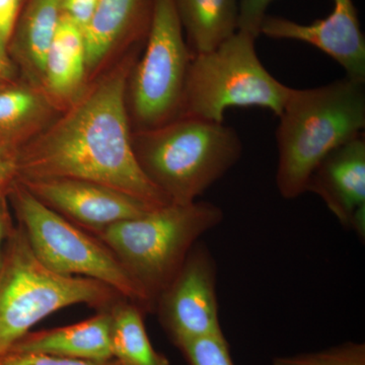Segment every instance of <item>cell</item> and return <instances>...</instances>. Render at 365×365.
I'll list each match as a JSON object with an SVG mask.
<instances>
[{"label": "cell", "instance_id": "1", "mask_svg": "<svg viewBox=\"0 0 365 365\" xmlns=\"http://www.w3.org/2000/svg\"><path fill=\"white\" fill-rule=\"evenodd\" d=\"M134 53L86 88L66 112L16 151L18 179L85 180L151 208L172 203L137 162L126 95Z\"/></svg>", "mask_w": 365, "mask_h": 365}, {"label": "cell", "instance_id": "2", "mask_svg": "<svg viewBox=\"0 0 365 365\" xmlns=\"http://www.w3.org/2000/svg\"><path fill=\"white\" fill-rule=\"evenodd\" d=\"M278 117L276 187L292 200L307 193L312 173L331 151L364 133L365 83L345 76L318 88H292Z\"/></svg>", "mask_w": 365, "mask_h": 365}, {"label": "cell", "instance_id": "3", "mask_svg": "<svg viewBox=\"0 0 365 365\" xmlns=\"http://www.w3.org/2000/svg\"><path fill=\"white\" fill-rule=\"evenodd\" d=\"M137 162L172 203L197 201L242 155L239 133L225 123L179 117L132 133Z\"/></svg>", "mask_w": 365, "mask_h": 365}, {"label": "cell", "instance_id": "4", "mask_svg": "<svg viewBox=\"0 0 365 365\" xmlns=\"http://www.w3.org/2000/svg\"><path fill=\"white\" fill-rule=\"evenodd\" d=\"M223 220L220 206L197 200L170 203L88 232L111 250L148 297L153 313L158 297L179 272L192 248Z\"/></svg>", "mask_w": 365, "mask_h": 365}, {"label": "cell", "instance_id": "5", "mask_svg": "<svg viewBox=\"0 0 365 365\" xmlns=\"http://www.w3.org/2000/svg\"><path fill=\"white\" fill-rule=\"evenodd\" d=\"M124 299L100 281L45 267L20 225L7 232L0 266V355L48 316L74 304L98 311Z\"/></svg>", "mask_w": 365, "mask_h": 365}, {"label": "cell", "instance_id": "6", "mask_svg": "<svg viewBox=\"0 0 365 365\" xmlns=\"http://www.w3.org/2000/svg\"><path fill=\"white\" fill-rule=\"evenodd\" d=\"M256 40L237 31L212 51L192 57L180 117L223 123L230 108L250 107L279 116L292 88L263 66Z\"/></svg>", "mask_w": 365, "mask_h": 365}, {"label": "cell", "instance_id": "7", "mask_svg": "<svg viewBox=\"0 0 365 365\" xmlns=\"http://www.w3.org/2000/svg\"><path fill=\"white\" fill-rule=\"evenodd\" d=\"M9 199L29 245L45 267L62 275L100 281L144 313H153L143 290L98 237L46 206L19 181Z\"/></svg>", "mask_w": 365, "mask_h": 365}, {"label": "cell", "instance_id": "8", "mask_svg": "<svg viewBox=\"0 0 365 365\" xmlns=\"http://www.w3.org/2000/svg\"><path fill=\"white\" fill-rule=\"evenodd\" d=\"M145 49L129 76V102L137 130L181 116L192 55L174 0H155Z\"/></svg>", "mask_w": 365, "mask_h": 365}, {"label": "cell", "instance_id": "9", "mask_svg": "<svg viewBox=\"0 0 365 365\" xmlns=\"http://www.w3.org/2000/svg\"><path fill=\"white\" fill-rule=\"evenodd\" d=\"M217 266L207 245L192 248L174 279L155 302L160 326L172 344L223 333L218 314Z\"/></svg>", "mask_w": 365, "mask_h": 365}, {"label": "cell", "instance_id": "10", "mask_svg": "<svg viewBox=\"0 0 365 365\" xmlns=\"http://www.w3.org/2000/svg\"><path fill=\"white\" fill-rule=\"evenodd\" d=\"M16 181L46 206L88 232L155 209L123 192L85 180L46 178Z\"/></svg>", "mask_w": 365, "mask_h": 365}, {"label": "cell", "instance_id": "11", "mask_svg": "<svg viewBox=\"0 0 365 365\" xmlns=\"http://www.w3.org/2000/svg\"><path fill=\"white\" fill-rule=\"evenodd\" d=\"M325 19L300 24L283 16H266L260 35L271 39L307 43L332 57L347 78L365 83V38L353 0H332Z\"/></svg>", "mask_w": 365, "mask_h": 365}, {"label": "cell", "instance_id": "12", "mask_svg": "<svg viewBox=\"0 0 365 365\" xmlns=\"http://www.w3.org/2000/svg\"><path fill=\"white\" fill-rule=\"evenodd\" d=\"M307 192L319 196L340 225L364 242V132L331 151L317 165Z\"/></svg>", "mask_w": 365, "mask_h": 365}, {"label": "cell", "instance_id": "13", "mask_svg": "<svg viewBox=\"0 0 365 365\" xmlns=\"http://www.w3.org/2000/svg\"><path fill=\"white\" fill-rule=\"evenodd\" d=\"M155 0H100L85 31L88 74L120 48L146 40Z\"/></svg>", "mask_w": 365, "mask_h": 365}, {"label": "cell", "instance_id": "14", "mask_svg": "<svg viewBox=\"0 0 365 365\" xmlns=\"http://www.w3.org/2000/svg\"><path fill=\"white\" fill-rule=\"evenodd\" d=\"M111 331V313L110 309H106L73 325L31 331L11 349L88 361H106L114 359Z\"/></svg>", "mask_w": 365, "mask_h": 365}, {"label": "cell", "instance_id": "15", "mask_svg": "<svg viewBox=\"0 0 365 365\" xmlns=\"http://www.w3.org/2000/svg\"><path fill=\"white\" fill-rule=\"evenodd\" d=\"M88 76L85 34L62 16L46 56L41 88L57 109L66 110L85 91Z\"/></svg>", "mask_w": 365, "mask_h": 365}, {"label": "cell", "instance_id": "16", "mask_svg": "<svg viewBox=\"0 0 365 365\" xmlns=\"http://www.w3.org/2000/svg\"><path fill=\"white\" fill-rule=\"evenodd\" d=\"M63 0H26L9 51L14 55L26 81L41 88L45 60L63 16Z\"/></svg>", "mask_w": 365, "mask_h": 365}, {"label": "cell", "instance_id": "17", "mask_svg": "<svg viewBox=\"0 0 365 365\" xmlns=\"http://www.w3.org/2000/svg\"><path fill=\"white\" fill-rule=\"evenodd\" d=\"M42 88L26 83L0 88V143L19 148L51 123L56 111Z\"/></svg>", "mask_w": 365, "mask_h": 365}, {"label": "cell", "instance_id": "18", "mask_svg": "<svg viewBox=\"0 0 365 365\" xmlns=\"http://www.w3.org/2000/svg\"><path fill=\"white\" fill-rule=\"evenodd\" d=\"M192 55L212 51L237 32L240 0H174Z\"/></svg>", "mask_w": 365, "mask_h": 365}, {"label": "cell", "instance_id": "19", "mask_svg": "<svg viewBox=\"0 0 365 365\" xmlns=\"http://www.w3.org/2000/svg\"><path fill=\"white\" fill-rule=\"evenodd\" d=\"M112 316V351L122 365H170L167 356L151 344L144 312L128 299L118 300L110 309Z\"/></svg>", "mask_w": 365, "mask_h": 365}, {"label": "cell", "instance_id": "20", "mask_svg": "<svg viewBox=\"0 0 365 365\" xmlns=\"http://www.w3.org/2000/svg\"><path fill=\"white\" fill-rule=\"evenodd\" d=\"M271 365H365V344L350 341L321 351L278 356Z\"/></svg>", "mask_w": 365, "mask_h": 365}, {"label": "cell", "instance_id": "21", "mask_svg": "<svg viewBox=\"0 0 365 365\" xmlns=\"http://www.w3.org/2000/svg\"><path fill=\"white\" fill-rule=\"evenodd\" d=\"M178 349L188 365H235L223 333L189 341Z\"/></svg>", "mask_w": 365, "mask_h": 365}, {"label": "cell", "instance_id": "22", "mask_svg": "<svg viewBox=\"0 0 365 365\" xmlns=\"http://www.w3.org/2000/svg\"><path fill=\"white\" fill-rule=\"evenodd\" d=\"M0 365H122L116 359L88 361L46 354V353L19 351L9 349L0 355Z\"/></svg>", "mask_w": 365, "mask_h": 365}, {"label": "cell", "instance_id": "23", "mask_svg": "<svg viewBox=\"0 0 365 365\" xmlns=\"http://www.w3.org/2000/svg\"><path fill=\"white\" fill-rule=\"evenodd\" d=\"M273 1L275 0H240L237 31L258 38L262 23L267 16L268 7Z\"/></svg>", "mask_w": 365, "mask_h": 365}, {"label": "cell", "instance_id": "24", "mask_svg": "<svg viewBox=\"0 0 365 365\" xmlns=\"http://www.w3.org/2000/svg\"><path fill=\"white\" fill-rule=\"evenodd\" d=\"M26 4V0H0V47L7 52Z\"/></svg>", "mask_w": 365, "mask_h": 365}, {"label": "cell", "instance_id": "25", "mask_svg": "<svg viewBox=\"0 0 365 365\" xmlns=\"http://www.w3.org/2000/svg\"><path fill=\"white\" fill-rule=\"evenodd\" d=\"M16 151L14 148H0V205H6L9 191L18 179Z\"/></svg>", "mask_w": 365, "mask_h": 365}, {"label": "cell", "instance_id": "26", "mask_svg": "<svg viewBox=\"0 0 365 365\" xmlns=\"http://www.w3.org/2000/svg\"><path fill=\"white\" fill-rule=\"evenodd\" d=\"M100 0H63V16L73 21L83 34L97 11Z\"/></svg>", "mask_w": 365, "mask_h": 365}, {"label": "cell", "instance_id": "27", "mask_svg": "<svg viewBox=\"0 0 365 365\" xmlns=\"http://www.w3.org/2000/svg\"><path fill=\"white\" fill-rule=\"evenodd\" d=\"M9 53L0 47V83L13 81L16 76V67L9 58Z\"/></svg>", "mask_w": 365, "mask_h": 365}, {"label": "cell", "instance_id": "28", "mask_svg": "<svg viewBox=\"0 0 365 365\" xmlns=\"http://www.w3.org/2000/svg\"><path fill=\"white\" fill-rule=\"evenodd\" d=\"M11 227H13V225H11V217L7 212L6 205H0V266H1L2 255H4L2 242Z\"/></svg>", "mask_w": 365, "mask_h": 365}, {"label": "cell", "instance_id": "29", "mask_svg": "<svg viewBox=\"0 0 365 365\" xmlns=\"http://www.w3.org/2000/svg\"><path fill=\"white\" fill-rule=\"evenodd\" d=\"M0 148H9V146L4 145V144H1V143H0Z\"/></svg>", "mask_w": 365, "mask_h": 365}, {"label": "cell", "instance_id": "30", "mask_svg": "<svg viewBox=\"0 0 365 365\" xmlns=\"http://www.w3.org/2000/svg\"><path fill=\"white\" fill-rule=\"evenodd\" d=\"M2 86H4V83H0V88H1Z\"/></svg>", "mask_w": 365, "mask_h": 365}]
</instances>
